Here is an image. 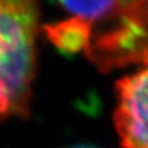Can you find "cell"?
<instances>
[{
  "mask_svg": "<svg viewBox=\"0 0 148 148\" xmlns=\"http://www.w3.org/2000/svg\"><path fill=\"white\" fill-rule=\"evenodd\" d=\"M38 26L36 1L0 0V121L29 114Z\"/></svg>",
  "mask_w": 148,
  "mask_h": 148,
  "instance_id": "1",
  "label": "cell"
},
{
  "mask_svg": "<svg viewBox=\"0 0 148 148\" xmlns=\"http://www.w3.org/2000/svg\"><path fill=\"white\" fill-rule=\"evenodd\" d=\"M85 53L103 71L148 64V0L118 1L93 26Z\"/></svg>",
  "mask_w": 148,
  "mask_h": 148,
  "instance_id": "2",
  "label": "cell"
},
{
  "mask_svg": "<svg viewBox=\"0 0 148 148\" xmlns=\"http://www.w3.org/2000/svg\"><path fill=\"white\" fill-rule=\"evenodd\" d=\"M114 126L122 148H148V64L115 84Z\"/></svg>",
  "mask_w": 148,
  "mask_h": 148,
  "instance_id": "3",
  "label": "cell"
},
{
  "mask_svg": "<svg viewBox=\"0 0 148 148\" xmlns=\"http://www.w3.org/2000/svg\"><path fill=\"white\" fill-rule=\"evenodd\" d=\"M93 26L95 22L73 15L69 19L58 23L45 25L44 30L47 32L48 38L53 45L67 53H74L78 51H86Z\"/></svg>",
  "mask_w": 148,
  "mask_h": 148,
  "instance_id": "4",
  "label": "cell"
},
{
  "mask_svg": "<svg viewBox=\"0 0 148 148\" xmlns=\"http://www.w3.org/2000/svg\"><path fill=\"white\" fill-rule=\"evenodd\" d=\"M60 5L71 15L92 21L96 25L115 10L118 1H66Z\"/></svg>",
  "mask_w": 148,
  "mask_h": 148,
  "instance_id": "5",
  "label": "cell"
},
{
  "mask_svg": "<svg viewBox=\"0 0 148 148\" xmlns=\"http://www.w3.org/2000/svg\"><path fill=\"white\" fill-rule=\"evenodd\" d=\"M73 148H95V147H90V145H78V147H73Z\"/></svg>",
  "mask_w": 148,
  "mask_h": 148,
  "instance_id": "6",
  "label": "cell"
}]
</instances>
